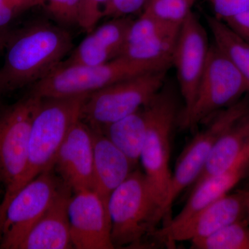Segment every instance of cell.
<instances>
[{
	"instance_id": "obj_32",
	"label": "cell",
	"mask_w": 249,
	"mask_h": 249,
	"mask_svg": "<svg viewBox=\"0 0 249 249\" xmlns=\"http://www.w3.org/2000/svg\"><path fill=\"white\" fill-rule=\"evenodd\" d=\"M14 31L8 28L0 29V52L4 51Z\"/></svg>"
},
{
	"instance_id": "obj_2",
	"label": "cell",
	"mask_w": 249,
	"mask_h": 249,
	"mask_svg": "<svg viewBox=\"0 0 249 249\" xmlns=\"http://www.w3.org/2000/svg\"><path fill=\"white\" fill-rule=\"evenodd\" d=\"M115 248L146 245L163 219L161 204L143 172L134 170L111 193L107 203Z\"/></svg>"
},
{
	"instance_id": "obj_15",
	"label": "cell",
	"mask_w": 249,
	"mask_h": 249,
	"mask_svg": "<svg viewBox=\"0 0 249 249\" xmlns=\"http://www.w3.org/2000/svg\"><path fill=\"white\" fill-rule=\"evenodd\" d=\"M132 21L127 16L112 18L93 29L60 65H98L120 56Z\"/></svg>"
},
{
	"instance_id": "obj_22",
	"label": "cell",
	"mask_w": 249,
	"mask_h": 249,
	"mask_svg": "<svg viewBox=\"0 0 249 249\" xmlns=\"http://www.w3.org/2000/svg\"><path fill=\"white\" fill-rule=\"evenodd\" d=\"M206 21L213 37L214 45L233 62L249 88V44L221 19L206 16Z\"/></svg>"
},
{
	"instance_id": "obj_33",
	"label": "cell",
	"mask_w": 249,
	"mask_h": 249,
	"mask_svg": "<svg viewBox=\"0 0 249 249\" xmlns=\"http://www.w3.org/2000/svg\"><path fill=\"white\" fill-rule=\"evenodd\" d=\"M245 220L249 224V190L247 191V199H246Z\"/></svg>"
},
{
	"instance_id": "obj_6",
	"label": "cell",
	"mask_w": 249,
	"mask_h": 249,
	"mask_svg": "<svg viewBox=\"0 0 249 249\" xmlns=\"http://www.w3.org/2000/svg\"><path fill=\"white\" fill-rule=\"evenodd\" d=\"M167 70L146 72L87 95L80 119L102 132L109 124L146 106L164 85Z\"/></svg>"
},
{
	"instance_id": "obj_16",
	"label": "cell",
	"mask_w": 249,
	"mask_h": 249,
	"mask_svg": "<svg viewBox=\"0 0 249 249\" xmlns=\"http://www.w3.org/2000/svg\"><path fill=\"white\" fill-rule=\"evenodd\" d=\"M249 165V145L228 169L191 188V196L182 210L175 217L167 219L160 230H170L181 225L208 205L229 193L246 178Z\"/></svg>"
},
{
	"instance_id": "obj_30",
	"label": "cell",
	"mask_w": 249,
	"mask_h": 249,
	"mask_svg": "<svg viewBox=\"0 0 249 249\" xmlns=\"http://www.w3.org/2000/svg\"><path fill=\"white\" fill-rule=\"evenodd\" d=\"M146 0H109L103 12L104 17H127L143 7Z\"/></svg>"
},
{
	"instance_id": "obj_28",
	"label": "cell",
	"mask_w": 249,
	"mask_h": 249,
	"mask_svg": "<svg viewBox=\"0 0 249 249\" xmlns=\"http://www.w3.org/2000/svg\"><path fill=\"white\" fill-rule=\"evenodd\" d=\"M109 0H82L79 27L88 33L95 29Z\"/></svg>"
},
{
	"instance_id": "obj_3",
	"label": "cell",
	"mask_w": 249,
	"mask_h": 249,
	"mask_svg": "<svg viewBox=\"0 0 249 249\" xmlns=\"http://www.w3.org/2000/svg\"><path fill=\"white\" fill-rule=\"evenodd\" d=\"M170 67L160 62L137 61L122 55L98 65H59L34 84L30 93L42 98L86 96L121 80Z\"/></svg>"
},
{
	"instance_id": "obj_13",
	"label": "cell",
	"mask_w": 249,
	"mask_h": 249,
	"mask_svg": "<svg viewBox=\"0 0 249 249\" xmlns=\"http://www.w3.org/2000/svg\"><path fill=\"white\" fill-rule=\"evenodd\" d=\"M247 191L228 193L181 225L170 230L158 229L154 238L169 245L176 242H191L208 237L232 223L245 219Z\"/></svg>"
},
{
	"instance_id": "obj_8",
	"label": "cell",
	"mask_w": 249,
	"mask_h": 249,
	"mask_svg": "<svg viewBox=\"0 0 249 249\" xmlns=\"http://www.w3.org/2000/svg\"><path fill=\"white\" fill-rule=\"evenodd\" d=\"M41 101L42 98L29 93L0 109V181L5 188L0 211L14 196L25 175L31 124Z\"/></svg>"
},
{
	"instance_id": "obj_34",
	"label": "cell",
	"mask_w": 249,
	"mask_h": 249,
	"mask_svg": "<svg viewBox=\"0 0 249 249\" xmlns=\"http://www.w3.org/2000/svg\"><path fill=\"white\" fill-rule=\"evenodd\" d=\"M246 177H249V165L248 171H247V176H246Z\"/></svg>"
},
{
	"instance_id": "obj_17",
	"label": "cell",
	"mask_w": 249,
	"mask_h": 249,
	"mask_svg": "<svg viewBox=\"0 0 249 249\" xmlns=\"http://www.w3.org/2000/svg\"><path fill=\"white\" fill-rule=\"evenodd\" d=\"M65 186L26 236L19 249H68L72 245L68 204L71 194Z\"/></svg>"
},
{
	"instance_id": "obj_14",
	"label": "cell",
	"mask_w": 249,
	"mask_h": 249,
	"mask_svg": "<svg viewBox=\"0 0 249 249\" xmlns=\"http://www.w3.org/2000/svg\"><path fill=\"white\" fill-rule=\"evenodd\" d=\"M93 130L78 119L62 142L55 159V168L65 186L75 193L93 191Z\"/></svg>"
},
{
	"instance_id": "obj_9",
	"label": "cell",
	"mask_w": 249,
	"mask_h": 249,
	"mask_svg": "<svg viewBox=\"0 0 249 249\" xmlns=\"http://www.w3.org/2000/svg\"><path fill=\"white\" fill-rule=\"evenodd\" d=\"M249 110V93H247L234 104L211 116L206 127L185 147L175 165L162 206L164 218L180 193L191 186L200 175L218 139Z\"/></svg>"
},
{
	"instance_id": "obj_11",
	"label": "cell",
	"mask_w": 249,
	"mask_h": 249,
	"mask_svg": "<svg viewBox=\"0 0 249 249\" xmlns=\"http://www.w3.org/2000/svg\"><path fill=\"white\" fill-rule=\"evenodd\" d=\"M210 47L204 26L192 11L181 24L173 59L184 102L179 116L188 112L193 106Z\"/></svg>"
},
{
	"instance_id": "obj_19",
	"label": "cell",
	"mask_w": 249,
	"mask_h": 249,
	"mask_svg": "<svg viewBox=\"0 0 249 249\" xmlns=\"http://www.w3.org/2000/svg\"><path fill=\"white\" fill-rule=\"evenodd\" d=\"M249 145V110L218 139L202 171L191 188L231 166Z\"/></svg>"
},
{
	"instance_id": "obj_27",
	"label": "cell",
	"mask_w": 249,
	"mask_h": 249,
	"mask_svg": "<svg viewBox=\"0 0 249 249\" xmlns=\"http://www.w3.org/2000/svg\"><path fill=\"white\" fill-rule=\"evenodd\" d=\"M44 4L45 0H0V29L8 28L24 11Z\"/></svg>"
},
{
	"instance_id": "obj_12",
	"label": "cell",
	"mask_w": 249,
	"mask_h": 249,
	"mask_svg": "<svg viewBox=\"0 0 249 249\" xmlns=\"http://www.w3.org/2000/svg\"><path fill=\"white\" fill-rule=\"evenodd\" d=\"M68 215L73 249H115L107 206L96 192L75 193L69 201Z\"/></svg>"
},
{
	"instance_id": "obj_26",
	"label": "cell",
	"mask_w": 249,
	"mask_h": 249,
	"mask_svg": "<svg viewBox=\"0 0 249 249\" xmlns=\"http://www.w3.org/2000/svg\"><path fill=\"white\" fill-rule=\"evenodd\" d=\"M44 6L60 24L79 26L82 0H45Z\"/></svg>"
},
{
	"instance_id": "obj_18",
	"label": "cell",
	"mask_w": 249,
	"mask_h": 249,
	"mask_svg": "<svg viewBox=\"0 0 249 249\" xmlns=\"http://www.w3.org/2000/svg\"><path fill=\"white\" fill-rule=\"evenodd\" d=\"M93 191L107 206L112 192L124 182L135 165L105 135L93 130Z\"/></svg>"
},
{
	"instance_id": "obj_10",
	"label": "cell",
	"mask_w": 249,
	"mask_h": 249,
	"mask_svg": "<svg viewBox=\"0 0 249 249\" xmlns=\"http://www.w3.org/2000/svg\"><path fill=\"white\" fill-rule=\"evenodd\" d=\"M61 189L49 170L16 192L0 211V249H19Z\"/></svg>"
},
{
	"instance_id": "obj_25",
	"label": "cell",
	"mask_w": 249,
	"mask_h": 249,
	"mask_svg": "<svg viewBox=\"0 0 249 249\" xmlns=\"http://www.w3.org/2000/svg\"><path fill=\"white\" fill-rule=\"evenodd\" d=\"M173 24H180L165 22L143 10L142 16L136 20L132 21L124 46L141 42Z\"/></svg>"
},
{
	"instance_id": "obj_31",
	"label": "cell",
	"mask_w": 249,
	"mask_h": 249,
	"mask_svg": "<svg viewBox=\"0 0 249 249\" xmlns=\"http://www.w3.org/2000/svg\"><path fill=\"white\" fill-rule=\"evenodd\" d=\"M223 22L249 45V9Z\"/></svg>"
},
{
	"instance_id": "obj_7",
	"label": "cell",
	"mask_w": 249,
	"mask_h": 249,
	"mask_svg": "<svg viewBox=\"0 0 249 249\" xmlns=\"http://www.w3.org/2000/svg\"><path fill=\"white\" fill-rule=\"evenodd\" d=\"M247 93L249 88L245 78L233 62L213 44L210 47L193 106L179 116L178 124L182 129H193Z\"/></svg>"
},
{
	"instance_id": "obj_21",
	"label": "cell",
	"mask_w": 249,
	"mask_h": 249,
	"mask_svg": "<svg viewBox=\"0 0 249 249\" xmlns=\"http://www.w3.org/2000/svg\"><path fill=\"white\" fill-rule=\"evenodd\" d=\"M181 24H173L141 42L124 46L121 55L137 61L160 62L172 66Z\"/></svg>"
},
{
	"instance_id": "obj_1",
	"label": "cell",
	"mask_w": 249,
	"mask_h": 249,
	"mask_svg": "<svg viewBox=\"0 0 249 249\" xmlns=\"http://www.w3.org/2000/svg\"><path fill=\"white\" fill-rule=\"evenodd\" d=\"M72 48L70 33L50 23L39 22L14 31L0 68V96L48 76Z\"/></svg>"
},
{
	"instance_id": "obj_20",
	"label": "cell",
	"mask_w": 249,
	"mask_h": 249,
	"mask_svg": "<svg viewBox=\"0 0 249 249\" xmlns=\"http://www.w3.org/2000/svg\"><path fill=\"white\" fill-rule=\"evenodd\" d=\"M103 134L128 157L134 165L140 160L147 133L145 108L113 123L102 131Z\"/></svg>"
},
{
	"instance_id": "obj_4",
	"label": "cell",
	"mask_w": 249,
	"mask_h": 249,
	"mask_svg": "<svg viewBox=\"0 0 249 249\" xmlns=\"http://www.w3.org/2000/svg\"><path fill=\"white\" fill-rule=\"evenodd\" d=\"M85 97L42 98L31 124L27 170L16 192L41 173L53 169L62 142L80 119Z\"/></svg>"
},
{
	"instance_id": "obj_29",
	"label": "cell",
	"mask_w": 249,
	"mask_h": 249,
	"mask_svg": "<svg viewBox=\"0 0 249 249\" xmlns=\"http://www.w3.org/2000/svg\"><path fill=\"white\" fill-rule=\"evenodd\" d=\"M212 6L217 19L224 21L249 9V0H204Z\"/></svg>"
},
{
	"instance_id": "obj_23",
	"label": "cell",
	"mask_w": 249,
	"mask_h": 249,
	"mask_svg": "<svg viewBox=\"0 0 249 249\" xmlns=\"http://www.w3.org/2000/svg\"><path fill=\"white\" fill-rule=\"evenodd\" d=\"M191 242L195 249H249V224L245 219L237 221Z\"/></svg>"
},
{
	"instance_id": "obj_5",
	"label": "cell",
	"mask_w": 249,
	"mask_h": 249,
	"mask_svg": "<svg viewBox=\"0 0 249 249\" xmlns=\"http://www.w3.org/2000/svg\"><path fill=\"white\" fill-rule=\"evenodd\" d=\"M144 108L147 133L140 161L162 208L173 175L170 168L172 133L181 111L175 90L165 83Z\"/></svg>"
},
{
	"instance_id": "obj_24",
	"label": "cell",
	"mask_w": 249,
	"mask_h": 249,
	"mask_svg": "<svg viewBox=\"0 0 249 249\" xmlns=\"http://www.w3.org/2000/svg\"><path fill=\"white\" fill-rule=\"evenodd\" d=\"M196 0H146L144 11L161 20L174 24H182L192 12Z\"/></svg>"
}]
</instances>
